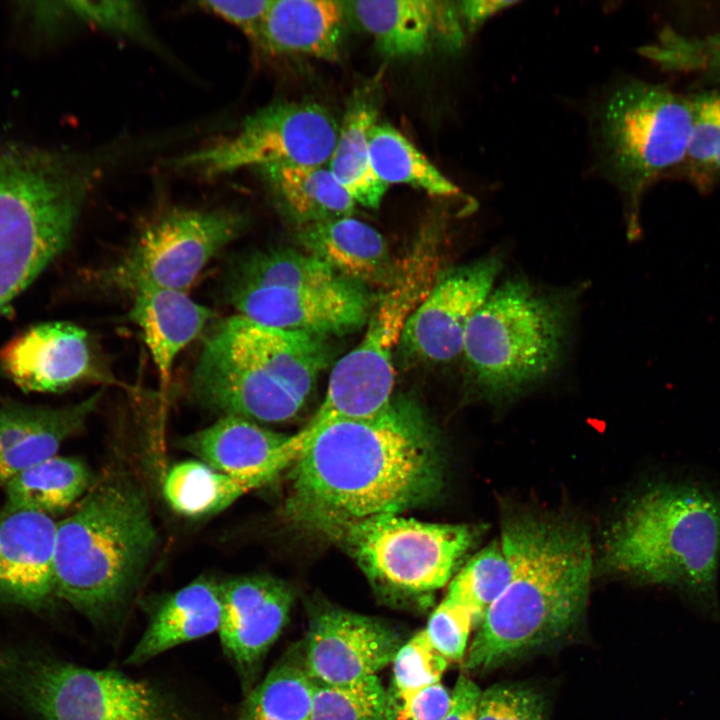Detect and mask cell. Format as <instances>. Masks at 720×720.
I'll return each instance as SVG.
<instances>
[{
  "label": "cell",
  "mask_w": 720,
  "mask_h": 720,
  "mask_svg": "<svg viewBox=\"0 0 720 720\" xmlns=\"http://www.w3.org/2000/svg\"><path fill=\"white\" fill-rule=\"evenodd\" d=\"M501 546L511 581L485 611L470 652L496 666L562 636L582 614L592 575V547L575 522L525 513L504 521Z\"/></svg>",
  "instance_id": "obj_2"
},
{
  "label": "cell",
  "mask_w": 720,
  "mask_h": 720,
  "mask_svg": "<svg viewBox=\"0 0 720 720\" xmlns=\"http://www.w3.org/2000/svg\"><path fill=\"white\" fill-rule=\"evenodd\" d=\"M271 1H204L199 5L202 9L235 26L256 43Z\"/></svg>",
  "instance_id": "obj_41"
},
{
  "label": "cell",
  "mask_w": 720,
  "mask_h": 720,
  "mask_svg": "<svg viewBox=\"0 0 720 720\" xmlns=\"http://www.w3.org/2000/svg\"><path fill=\"white\" fill-rule=\"evenodd\" d=\"M102 391L64 407L9 403L0 408V487L23 470L56 455L80 431Z\"/></svg>",
  "instance_id": "obj_22"
},
{
  "label": "cell",
  "mask_w": 720,
  "mask_h": 720,
  "mask_svg": "<svg viewBox=\"0 0 720 720\" xmlns=\"http://www.w3.org/2000/svg\"><path fill=\"white\" fill-rule=\"evenodd\" d=\"M0 366L25 392L56 393L105 379L94 364L87 332L69 322L41 323L16 336L1 349Z\"/></svg>",
  "instance_id": "obj_18"
},
{
  "label": "cell",
  "mask_w": 720,
  "mask_h": 720,
  "mask_svg": "<svg viewBox=\"0 0 720 720\" xmlns=\"http://www.w3.org/2000/svg\"><path fill=\"white\" fill-rule=\"evenodd\" d=\"M224 302L260 324L317 336L363 326L373 301L365 286L341 278L322 286H221Z\"/></svg>",
  "instance_id": "obj_14"
},
{
  "label": "cell",
  "mask_w": 720,
  "mask_h": 720,
  "mask_svg": "<svg viewBox=\"0 0 720 720\" xmlns=\"http://www.w3.org/2000/svg\"><path fill=\"white\" fill-rule=\"evenodd\" d=\"M157 544L144 490L123 473L95 481L57 522L55 596L98 624L126 604Z\"/></svg>",
  "instance_id": "obj_4"
},
{
  "label": "cell",
  "mask_w": 720,
  "mask_h": 720,
  "mask_svg": "<svg viewBox=\"0 0 720 720\" xmlns=\"http://www.w3.org/2000/svg\"><path fill=\"white\" fill-rule=\"evenodd\" d=\"M64 12L114 35L126 36L145 44L154 41L141 8L127 1L65 2Z\"/></svg>",
  "instance_id": "obj_36"
},
{
  "label": "cell",
  "mask_w": 720,
  "mask_h": 720,
  "mask_svg": "<svg viewBox=\"0 0 720 720\" xmlns=\"http://www.w3.org/2000/svg\"><path fill=\"white\" fill-rule=\"evenodd\" d=\"M219 636L247 694L270 647L285 627L293 593L281 580L249 575L220 583Z\"/></svg>",
  "instance_id": "obj_17"
},
{
  "label": "cell",
  "mask_w": 720,
  "mask_h": 720,
  "mask_svg": "<svg viewBox=\"0 0 720 720\" xmlns=\"http://www.w3.org/2000/svg\"><path fill=\"white\" fill-rule=\"evenodd\" d=\"M604 560L618 573L674 588L697 607L716 611L720 490L689 478L648 484L610 527Z\"/></svg>",
  "instance_id": "obj_3"
},
{
  "label": "cell",
  "mask_w": 720,
  "mask_h": 720,
  "mask_svg": "<svg viewBox=\"0 0 720 720\" xmlns=\"http://www.w3.org/2000/svg\"><path fill=\"white\" fill-rule=\"evenodd\" d=\"M244 224L238 211L227 208L165 210L144 224L99 280L104 288L131 294L143 287L187 292Z\"/></svg>",
  "instance_id": "obj_12"
},
{
  "label": "cell",
  "mask_w": 720,
  "mask_h": 720,
  "mask_svg": "<svg viewBox=\"0 0 720 720\" xmlns=\"http://www.w3.org/2000/svg\"><path fill=\"white\" fill-rule=\"evenodd\" d=\"M301 431L306 442L292 464L285 514L302 528L332 539L357 522L400 514L441 487L438 441L407 408L392 404L369 418Z\"/></svg>",
  "instance_id": "obj_1"
},
{
  "label": "cell",
  "mask_w": 720,
  "mask_h": 720,
  "mask_svg": "<svg viewBox=\"0 0 720 720\" xmlns=\"http://www.w3.org/2000/svg\"><path fill=\"white\" fill-rule=\"evenodd\" d=\"M324 337L284 330L239 314L209 332L190 392L201 405L254 422L295 418L326 366Z\"/></svg>",
  "instance_id": "obj_5"
},
{
  "label": "cell",
  "mask_w": 720,
  "mask_h": 720,
  "mask_svg": "<svg viewBox=\"0 0 720 720\" xmlns=\"http://www.w3.org/2000/svg\"><path fill=\"white\" fill-rule=\"evenodd\" d=\"M305 445L298 431L286 435L249 419L226 415L181 440V447L213 469L264 484L291 466Z\"/></svg>",
  "instance_id": "obj_19"
},
{
  "label": "cell",
  "mask_w": 720,
  "mask_h": 720,
  "mask_svg": "<svg viewBox=\"0 0 720 720\" xmlns=\"http://www.w3.org/2000/svg\"><path fill=\"white\" fill-rule=\"evenodd\" d=\"M568 328L569 310L560 298L526 280L509 279L492 290L471 318L462 353L486 395H512L554 370Z\"/></svg>",
  "instance_id": "obj_8"
},
{
  "label": "cell",
  "mask_w": 720,
  "mask_h": 720,
  "mask_svg": "<svg viewBox=\"0 0 720 720\" xmlns=\"http://www.w3.org/2000/svg\"><path fill=\"white\" fill-rule=\"evenodd\" d=\"M278 204L301 225L352 216L356 202L323 166L258 168Z\"/></svg>",
  "instance_id": "obj_27"
},
{
  "label": "cell",
  "mask_w": 720,
  "mask_h": 720,
  "mask_svg": "<svg viewBox=\"0 0 720 720\" xmlns=\"http://www.w3.org/2000/svg\"><path fill=\"white\" fill-rule=\"evenodd\" d=\"M451 704V693L440 683L414 691H386L387 720H442Z\"/></svg>",
  "instance_id": "obj_40"
},
{
  "label": "cell",
  "mask_w": 720,
  "mask_h": 720,
  "mask_svg": "<svg viewBox=\"0 0 720 720\" xmlns=\"http://www.w3.org/2000/svg\"><path fill=\"white\" fill-rule=\"evenodd\" d=\"M314 690L302 648H292L246 694L239 720H310Z\"/></svg>",
  "instance_id": "obj_31"
},
{
  "label": "cell",
  "mask_w": 720,
  "mask_h": 720,
  "mask_svg": "<svg viewBox=\"0 0 720 720\" xmlns=\"http://www.w3.org/2000/svg\"><path fill=\"white\" fill-rule=\"evenodd\" d=\"M392 664L389 689L407 692L440 682L448 660L433 647L423 630L403 643Z\"/></svg>",
  "instance_id": "obj_37"
},
{
  "label": "cell",
  "mask_w": 720,
  "mask_h": 720,
  "mask_svg": "<svg viewBox=\"0 0 720 720\" xmlns=\"http://www.w3.org/2000/svg\"><path fill=\"white\" fill-rule=\"evenodd\" d=\"M310 720H387L386 690L377 675L346 685L315 683Z\"/></svg>",
  "instance_id": "obj_35"
},
{
  "label": "cell",
  "mask_w": 720,
  "mask_h": 720,
  "mask_svg": "<svg viewBox=\"0 0 720 720\" xmlns=\"http://www.w3.org/2000/svg\"><path fill=\"white\" fill-rule=\"evenodd\" d=\"M132 295L128 317L141 330L165 386L176 357L199 336L213 313L183 291L143 287Z\"/></svg>",
  "instance_id": "obj_25"
},
{
  "label": "cell",
  "mask_w": 720,
  "mask_h": 720,
  "mask_svg": "<svg viewBox=\"0 0 720 720\" xmlns=\"http://www.w3.org/2000/svg\"><path fill=\"white\" fill-rule=\"evenodd\" d=\"M264 485L256 478L230 475L200 460H187L169 469L163 481V495L175 512L199 518L223 511Z\"/></svg>",
  "instance_id": "obj_30"
},
{
  "label": "cell",
  "mask_w": 720,
  "mask_h": 720,
  "mask_svg": "<svg viewBox=\"0 0 720 720\" xmlns=\"http://www.w3.org/2000/svg\"><path fill=\"white\" fill-rule=\"evenodd\" d=\"M689 97L640 80L615 89L604 103L599 136L608 174L628 203V233L640 231L639 207L646 189L681 167L689 141Z\"/></svg>",
  "instance_id": "obj_10"
},
{
  "label": "cell",
  "mask_w": 720,
  "mask_h": 720,
  "mask_svg": "<svg viewBox=\"0 0 720 720\" xmlns=\"http://www.w3.org/2000/svg\"><path fill=\"white\" fill-rule=\"evenodd\" d=\"M339 126L316 103L277 102L248 115L232 136L174 162L206 177L269 165L323 166L331 157Z\"/></svg>",
  "instance_id": "obj_13"
},
{
  "label": "cell",
  "mask_w": 720,
  "mask_h": 720,
  "mask_svg": "<svg viewBox=\"0 0 720 720\" xmlns=\"http://www.w3.org/2000/svg\"><path fill=\"white\" fill-rule=\"evenodd\" d=\"M511 567L500 541L474 555L450 582L447 595L467 606L476 623L511 581Z\"/></svg>",
  "instance_id": "obj_34"
},
{
  "label": "cell",
  "mask_w": 720,
  "mask_h": 720,
  "mask_svg": "<svg viewBox=\"0 0 720 720\" xmlns=\"http://www.w3.org/2000/svg\"><path fill=\"white\" fill-rule=\"evenodd\" d=\"M345 10V3L335 0H272L255 44L272 55L334 61L339 57Z\"/></svg>",
  "instance_id": "obj_23"
},
{
  "label": "cell",
  "mask_w": 720,
  "mask_h": 720,
  "mask_svg": "<svg viewBox=\"0 0 720 720\" xmlns=\"http://www.w3.org/2000/svg\"><path fill=\"white\" fill-rule=\"evenodd\" d=\"M480 535L479 527L372 517L332 539L342 544L372 584L388 595L416 596L443 587Z\"/></svg>",
  "instance_id": "obj_11"
},
{
  "label": "cell",
  "mask_w": 720,
  "mask_h": 720,
  "mask_svg": "<svg viewBox=\"0 0 720 720\" xmlns=\"http://www.w3.org/2000/svg\"><path fill=\"white\" fill-rule=\"evenodd\" d=\"M220 620V583L200 577L160 601L126 663L141 665L175 646L205 637L218 631Z\"/></svg>",
  "instance_id": "obj_26"
},
{
  "label": "cell",
  "mask_w": 720,
  "mask_h": 720,
  "mask_svg": "<svg viewBox=\"0 0 720 720\" xmlns=\"http://www.w3.org/2000/svg\"><path fill=\"white\" fill-rule=\"evenodd\" d=\"M402 645L401 635L384 621L327 607L312 617L302 652L315 683L346 685L376 675Z\"/></svg>",
  "instance_id": "obj_15"
},
{
  "label": "cell",
  "mask_w": 720,
  "mask_h": 720,
  "mask_svg": "<svg viewBox=\"0 0 720 720\" xmlns=\"http://www.w3.org/2000/svg\"><path fill=\"white\" fill-rule=\"evenodd\" d=\"M94 167L0 149V312L66 247L98 176Z\"/></svg>",
  "instance_id": "obj_6"
},
{
  "label": "cell",
  "mask_w": 720,
  "mask_h": 720,
  "mask_svg": "<svg viewBox=\"0 0 720 720\" xmlns=\"http://www.w3.org/2000/svg\"><path fill=\"white\" fill-rule=\"evenodd\" d=\"M437 233L424 228L373 304L360 343L334 366L325 397L309 425L375 416L391 405L393 354L407 322L440 276Z\"/></svg>",
  "instance_id": "obj_7"
},
{
  "label": "cell",
  "mask_w": 720,
  "mask_h": 720,
  "mask_svg": "<svg viewBox=\"0 0 720 720\" xmlns=\"http://www.w3.org/2000/svg\"><path fill=\"white\" fill-rule=\"evenodd\" d=\"M377 115L368 97L353 100L339 126L328 167L356 203L371 209L379 207L388 188L377 178L370 161L369 138Z\"/></svg>",
  "instance_id": "obj_29"
},
{
  "label": "cell",
  "mask_w": 720,
  "mask_h": 720,
  "mask_svg": "<svg viewBox=\"0 0 720 720\" xmlns=\"http://www.w3.org/2000/svg\"><path fill=\"white\" fill-rule=\"evenodd\" d=\"M0 693L37 720H188L145 681L31 648L0 652Z\"/></svg>",
  "instance_id": "obj_9"
},
{
  "label": "cell",
  "mask_w": 720,
  "mask_h": 720,
  "mask_svg": "<svg viewBox=\"0 0 720 720\" xmlns=\"http://www.w3.org/2000/svg\"><path fill=\"white\" fill-rule=\"evenodd\" d=\"M481 691L468 677L460 675L451 693L450 708L442 720H475Z\"/></svg>",
  "instance_id": "obj_42"
},
{
  "label": "cell",
  "mask_w": 720,
  "mask_h": 720,
  "mask_svg": "<svg viewBox=\"0 0 720 720\" xmlns=\"http://www.w3.org/2000/svg\"><path fill=\"white\" fill-rule=\"evenodd\" d=\"M500 268L493 255L440 275L407 322L401 340L405 350L436 363L459 356L466 328L494 289Z\"/></svg>",
  "instance_id": "obj_16"
},
{
  "label": "cell",
  "mask_w": 720,
  "mask_h": 720,
  "mask_svg": "<svg viewBox=\"0 0 720 720\" xmlns=\"http://www.w3.org/2000/svg\"><path fill=\"white\" fill-rule=\"evenodd\" d=\"M691 128L681 168L688 181L705 194L720 181V89L689 97Z\"/></svg>",
  "instance_id": "obj_33"
},
{
  "label": "cell",
  "mask_w": 720,
  "mask_h": 720,
  "mask_svg": "<svg viewBox=\"0 0 720 720\" xmlns=\"http://www.w3.org/2000/svg\"><path fill=\"white\" fill-rule=\"evenodd\" d=\"M298 237L308 254L346 280L384 286L392 275L395 263L383 236L352 216L301 225Z\"/></svg>",
  "instance_id": "obj_24"
},
{
  "label": "cell",
  "mask_w": 720,
  "mask_h": 720,
  "mask_svg": "<svg viewBox=\"0 0 720 720\" xmlns=\"http://www.w3.org/2000/svg\"><path fill=\"white\" fill-rule=\"evenodd\" d=\"M369 153L375 175L386 186L406 184L442 198L461 195L457 185L390 124L377 122L372 127Z\"/></svg>",
  "instance_id": "obj_32"
},
{
  "label": "cell",
  "mask_w": 720,
  "mask_h": 720,
  "mask_svg": "<svg viewBox=\"0 0 720 720\" xmlns=\"http://www.w3.org/2000/svg\"><path fill=\"white\" fill-rule=\"evenodd\" d=\"M475 720H546L543 697L519 685H494L481 691Z\"/></svg>",
  "instance_id": "obj_39"
},
{
  "label": "cell",
  "mask_w": 720,
  "mask_h": 720,
  "mask_svg": "<svg viewBox=\"0 0 720 720\" xmlns=\"http://www.w3.org/2000/svg\"><path fill=\"white\" fill-rule=\"evenodd\" d=\"M78 458L53 456L11 478L5 485V509L51 516L77 503L94 484Z\"/></svg>",
  "instance_id": "obj_28"
},
{
  "label": "cell",
  "mask_w": 720,
  "mask_h": 720,
  "mask_svg": "<svg viewBox=\"0 0 720 720\" xmlns=\"http://www.w3.org/2000/svg\"><path fill=\"white\" fill-rule=\"evenodd\" d=\"M57 522L27 510L0 513V595L37 608L55 596Z\"/></svg>",
  "instance_id": "obj_21"
},
{
  "label": "cell",
  "mask_w": 720,
  "mask_h": 720,
  "mask_svg": "<svg viewBox=\"0 0 720 720\" xmlns=\"http://www.w3.org/2000/svg\"><path fill=\"white\" fill-rule=\"evenodd\" d=\"M378 49L391 58L424 54L436 42L459 47L468 31L459 3L436 0L344 2Z\"/></svg>",
  "instance_id": "obj_20"
},
{
  "label": "cell",
  "mask_w": 720,
  "mask_h": 720,
  "mask_svg": "<svg viewBox=\"0 0 720 720\" xmlns=\"http://www.w3.org/2000/svg\"><path fill=\"white\" fill-rule=\"evenodd\" d=\"M473 623L476 620L472 611L446 595L431 614L424 631L444 658L458 661L465 653Z\"/></svg>",
  "instance_id": "obj_38"
},
{
  "label": "cell",
  "mask_w": 720,
  "mask_h": 720,
  "mask_svg": "<svg viewBox=\"0 0 720 720\" xmlns=\"http://www.w3.org/2000/svg\"><path fill=\"white\" fill-rule=\"evenodd\" d=\"M460 12L468 31H473L482 25L489 17L505 7L513 5L511 1H458Z\"/></svg>",
  "instance_id": "obj_43"
}]
</instances>
